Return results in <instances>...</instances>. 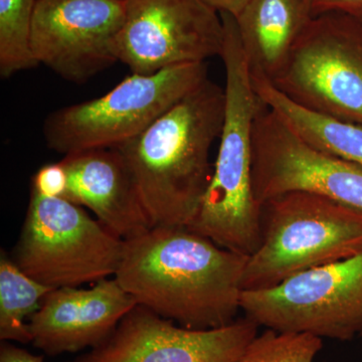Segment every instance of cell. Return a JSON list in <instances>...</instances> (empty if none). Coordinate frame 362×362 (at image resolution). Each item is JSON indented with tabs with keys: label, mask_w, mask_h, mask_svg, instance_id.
Instances as JSON below:
<instances>
[{
	"label": "cell",
	"mask_w": 362,
	"mask_h": 362,
	"mask_svg": "<svg viewBox=\"0 0 362 362\" xmlns=\"http://www.w3.org/2000/svg\"><path fill=\"white\" fill-rule=\"evenodd\" d=\"M247 261L187 226H156L124 240L114 278L162 318L187 329H216L238 319Z\"/></svg>",
	"instance_id": "cell-1"
},
{
	"label": "cell",
	"mask_w": 362,
	"mask_h": 362,
	"mask_svg": "<svg viewBox=\"0 0 362 362\" xmlns=\"http://www.w3.org/2000/svg\"><path fill=\"white\" fill-rule=\"evenodd\" d=\"M225 88L207 78L117 147L127 164L150 225L188 226L214 173L211 150L225 121Z\"/></svg>",
	"instance_id": "cell-2"
},
{
	"label": "cell",
	"mask_w": 362,
	"mask_h": 362,
	"mask_svg": "<svg viewBox=\"0 0 362 362\" xmlns=\"http://www.w3.org/2000/svg\"><path fill=\"white\" fill-rule=\"evenodd\" d=\"M225 28V121L214 173L199 213L188 226L221 247L251 256L261 243L262 206L252 187V128L262 101L252 87L237 21L221 13Z\"/></svg>",
	"instance_id": "cell-3"
},
{
	"label": "cell",
	"mask_w": 362,
	"mask_h": 362,
	"mask_svg": "<svg viewBox=\"0 0 362 362\" xmlns=\"http://www.w3.org/2000/svg\"><path fill=\"white\" fill-rule=\"evenodd\" d=\"M261 218V243L247 257L243 291L362 252V211L321 195H278L262 204Z\"/></svg>",
	"instance_id": "cell-4"
},
{
	"label": "cell",
	"mask_w": 362,
	"mask_h": 362,
	"mask_svg": "<svg viewBox=\"0 0 362 362\" xmlns=\"http://www.w3.org/2000/svg\"><path fill=\"white\" fill-rule=\"evenodd\" d=\"M207 78L206 63L169 66L150 75L132 73L103 96L49 114L42 127L45 142L65 156L117 148Z\"/></svg>",
	"instance_id": "cell-5"
},
{
	"label": "cell",
	"mask_w": 362,
	"mask_h": 362,
	"mask_svg": "<svg viewBox=\"0 0 362 362\" xmlns=\"http://www.w3.org/2000/svg\"><path fill=\"white\" fill-rule=\"evenodd\" d=\"M124 240L73 202L30 192L13 261L52 289L80 287L115 276Z\"/></svg>",
	"instance_id": "cell-6"
},
{
	"label": "cell",
	"mask_w": 362,
	"mask_h": 362,
	"mask_svg": "<svg viewBox=\"0 0 362 362\" xmlns=\"http://www.w3.org/2000/svg\"><path fill=\"white\" fill-rule=\"evenodd\" d=\"M272 84L308 110L362 125V21L314 16Z\"/></svg>",
	"instance_id": "cell-7"
},
{
	"label": "cell",
	"mask_w": 362,
	"mask_h": 362,
	"mask_svg": "<svg viewBox=\"0 0 362 362\" xmlns=\"http://www.w3.org/2000/svg\"><path fill=\"white\" fill-rule=\"evenodd\" d=\"M240 310L267 329L352 340L362 335V252L243 291Z\"/></svg>",
	"instance_id": "cell-8"
},
{
	"label": "cell",
	"mask_w": 362,
	"mask_h": 362,
	"mask_svg": "<svg viewBox=\"0 0 362 362\" xmlns=\"http://www.w3.org/2000/svg\"><path fill=\"white\" fill-rule=\"evenodd\" d=\"M252 187L261 206L304 192L362 211V166L311 146L264 103L252 128Z\"/></svg>",
	"instance_id": "cell-9"
},
{
	"label": "cell",
	"mask_w": 362,
	"mask_h": 362,
	"mask_svg": "<svg viewBox=\"0 0 362 362\" xmlns=\"http://www.w3.org/2000/svg\"><path fill=\"white\" fill-rule=\"evenodd\" d=\"M223 40L221 14L202 0H125L117 56L133 74L150 75L221 57Z\"/></svg>",
	"instance_id": "cell-10"
},
{
	"label": "cell",
	"mask_w": 362,
	"mask_h": 362,
	"mask_svg": "<svg viewBox=\"0 0 362 362\" xmlns=\"http://www.w3.org/2000/svg\"><path fill=\"white\" fill-rule=\"evenodd\" d=\"M124 18L125 0H37L33 56L59 77L82 84L119 62Z\"/></svg>",
	"instance_id": "cell-11"
},
{
	"label": "cell",
	"mask_w": 362,
	"mask_h": 362,
	"mask_svg": "<svg viewBox=\"0 0 362 362\" xmlns=\"http://www.w3.org/2000/svg\"><path fill=\"white\" fill-rule=\"evenodd\" d=\"M259 327L243 317L225 327L187 329L137 305L103 344L70 362H233Z\"/></svg>",
	"instance_id": "cell-12"
},
{
	"label": "cell",
	"mask_w": 362,
	"mask_h": 362,
	"mask_svg": "<svg viewBox=\"0 0 362 362\" xmlns=\"http://www.w3.org/2000/svg\"><path fill=\"white\" fill-rule=\"evenodd\" d=\"M136 306L115 278L103 279L90 289L52 290L28 320L32 343L49 356L96 349Z\"/></svg>",
	"instance_id": "cell-13"
},
{
	"label": "cell",
	"mask_w": 362,
	"mask_h": 362,
	"mask_svg": "<svg viewBox=\"0 0 362 362\" xmlns=\"http://www.w3.org/2000/svg\"><path fill=\"white\" fill-rule=\"evenodd\" d=\"M61 162L68 175L66 201L90 209L102 225L124 240L152 228L118 150L77 152L65 156Z\"/></svg>",
	"instance_id": "cell-14"
},
{
	"label": "cell",
	"mask_w": 362,
	"mask_h": 362,
	"mask_svg": "<svg viewBox=\"0 0 362 362\" xmlns=\"http://www.w3.org/2000/svg\"><path fill=\"white\" fill-rule=\"evenodd\" d=\"M312 18L310 0H249L235 21L250 73L277 77Z\"/></svg>",
	"instance_id": "cell-15"
},
{
	"label": "cell",
	"mask_w": 362,
	"mask_h": 362,
	"mask_svg": "<svg viewBox=\"0 0 362 362\" xmlns=\"http://www.w3.org/2000/svg\"><path fill=\"white\" fill-rule=\"evenodd\" d=\"M259 99L311 146L362 166V125L308 110L286 97L268 78L252 75Z\"/></svg>",
	"instance_id": "cell-16"
},
{
	"label": "cell",
	"mask_w": 362,
	"mask_h": 362,
	"mask_svg": "<svg viewBox=\"0 0 362 362\" xmlns=\"http://www.w3.org/2000/svg\"><path fill=\"white\" fill-rule=\"evenodd\" d=\"M26 275L6 252L0 255V340L32 343L28 320L52 291Z\"/></svg>",
	"instance_id": "cell-17"
},
{
	"label": "cell",
	"mask_w": 362,
	"mask_h": 362,
	"mask_svg": "<svg viewBox=\"0 0 362 362\" xmlns=\"http://www.w3.org/2000/svg\"><path fill=\"white\" fill-rule=\"evenodd\" d=\"M37 0H0V75L4 78L39 65L32 47Z\"/></svg>",
	"instance_id": "cell-18"
},
{
	"label": "cell",
	"mask_w": 362,
	"mask_h": 362,
	"mask_svg": "<svg viewBox=\"0 0 362 362\" xmlns=\"http://www.w3.org/2000/svg\"><path fill=\"white\" fill-rule=\"evenodd\" d=\"M322 347V338L314 335L267 329L233 362H314Z\"/></svg>",
	"instance_id": "cell-19"
},
{
	"label": "cell",
	"mask_w": 362,
	"mask_h": 362,
	"mask_svg": "<svg viewBox=\"0 0 362 362\" xmlns=\"http://www.w3.org/2000/svg\"><path fill=\"white\" fill-rule=\"evenodd\" d=\"M68 188V175L61 161L42 166L33 176L30 192L45 197L64 199Z\"/></svg>",
	"instance_id": "cell-20"
},
{
	"label": "cell",
	"mask_w": 362,
	"mask_h": 362,
	"mask_svg": "<svg viewBox=\"0 0 362 362\" xmlns=\"http://www.w3.org/2000/svg\"><path fill=\"white\" fill-rule=\"evenodd\" d=\"M310 4L313 18L319 14L338 11L362 21V0H310Z\"/></svg>",
	"instance_id": "cell-21"
},
{
	"label": "cell",
	"mask_w": 362,
	"mask_h": 362,
	"mask_svg": "<svg viewBox=\"0 0 362 362\" xmlns=\"http://www.w3.org/2000/svg\"><path fill=\"white\" fill-rule=\"evenodd\" d=\"M0 362H44V356L30 354L11 342L1 341Z\"/></svg>",
	"instance_id": "cell-22"
},
{
	"label": "cell",
	"mask_w": 362,
	"mask_h": 362,
	"mask_svg": "<svg viewBox=\"0 0 362 362\" xmlns=\"http://www.w3.org/2000/svg\"><path fill=\"white\" fill-rule=\"evenodd\" d=\"M202 1L218 13H228L235 18L242 13L249 0H202Z\"/></svg>",
	"instance_id": "cell-23"
}]
</instances>
